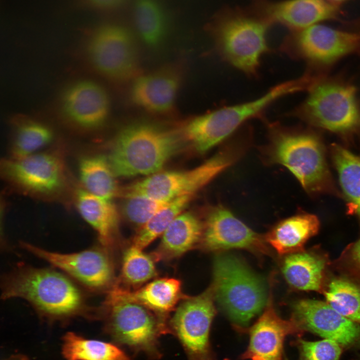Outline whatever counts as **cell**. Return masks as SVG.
Wrapping results in <instances>:
<instances>
[{
  "instance_id": "6da1fadb",
  "label": "cell",
  "mask_w": 360,
  "mask_h": 360,
  "mask_svg": "<svg viewBox=\"0 0 360 360\" xmlns=\"http://www.w3.org/2000/svg\"><path fill=\"white\" fill-rule=\"evenodd\" d=\"M68 276L51 268L20 265L4 276L1 298H22L40 316L52 320L94 316L96 310Z\"/></svg>"
},
{
  "instance_id": "7a4b0ae2",
  "label": "cell",
  "mask_w": 360,
  "mask_h": 360,
  "mask_svg": "<svg viewBox=\"0 0 360 360\" xmlns=\"http://www.w3.org/2000/svg\"><path fill=\"white\" fill-rule=\"evenodd\" d=\"M182 136L155 123L134 122L117 134L108 158L116 176L152 174L180 149Z\"/></svg>"
},
{
  "instance_id": "3957f363",
  "label": "cell",
  "mask_w": 360,
  "mask_h": 360,
  "mask_svg": "<svg viewBox=\"0 0 360 360\" xmlns=\"http://www.w3.org/2000/svg\"><path fill=\"white\" fill-rule=\"evenodd\" d=\"M304 85L298 78L284 82L254 100L224 106L192 118L182 132L186 140L200 153L222 142L248 120L260 118L279 99L302 92Z\"/></svg>"
},
{
  "instance_id": "277c9868",
  "label": "cell",
  "mask_w": 360,
  "mask_h": 360,
  "mask_svg": "<svg viewBox=\"0 0 360 360\" xmlns=\"http://www.w3.org/2000/svg\"><path fill=\"white\" fill-rule=\"evenodd\" d=\"M308 92L291 116L336 134L360 132V98L354 84L324 75Z\"/></svg>"
},
{
  "instance_id": "5b68a950",
  "label": "cell",
  "mask_w": 360,
  "mask_h": 360,
  "mask_svg": "<svg viewBox=\"0 0 360 360\" xmlns=\"http://www.w3.org/2000/svg\"><path fill=\"white\" fill-rule=\"evenodd\" d=\"M268 161L288 170L308 192L328 190L330 178L322 144L314 134L268 124Z\"/></svg>"
},
{
  "instance_id": "8992f818",
  "label": "cell",
  "mask_w": 360,
  "mask_h": 360,
  "mask_svg": "<svg viewBox=\"0 0 360 360\" xmlns=\"http://www.w3.org/2000/svg\"><path fill=\"white\" fill-rule=\"evenodd\" d=\"M270 25L258 16L228 12L217 16L209 30L223 60L248 76H256L262 56L269 51L266 36Z\"/></svg>"
},
{
  "instance_id": "52a82bcc",
  "label": "cell",
  "mask_w": 360,
  "mask_h": 360,
  "mask_svg": "<svg viewBox=\"0 0 360 360\" xmlns=\"http://www.w3.org/2000/svg\"><path fill=\"white\" fill-rule=\"evenodd\" d=\"M100 310L106 319V330L116 343L150 359L161 357L158 337L164 332L158 318L126 298L116 284L107 292Z\"/></svg>"
},
{
  "instance_id": "ba28073f",
  "label": "cell",
  "mask_w": 360,
  "mask_h": 360,
  "mask_svg": "<svg viewBox=\"0 0 360 360\" xmlns=\"http://www.w3.org/2000/svg\"><path fill=\"white\" fill-rule=\"evenodd\" d=\"M212 286L215 300L240 329L246 328L267 302L262 282L232 255L216 257Z\"/></svg>"
},
{
  "instance_id": "9c48e42d",
  "label": "cell",
  "mask_w": 360,
  "mask_h": 360,
  "mask_svg": "<svg viewBox=\"0 0 360 360\" xmlns=\"http://www.w3.org/2000/svg\"><path fill=\"white\" fill-rule=\"evenodd\" d=\"M236 147L221 149L202 164L186 171L156 172L126 188V198L144 196L170 202L184 195H194L220 174L233 164L240 156Z\"/></svg>"
},
{
  "instance_id": "30bf717a",
  "label": "cell",
  "mask_w": 360,
  "mask_h": 360,
  "mask_svg": "<svg viewBox=\"0 0 360 360\" xmlns=\"http://www.w3.org/2000/svg\"><path fill=\"white\" fill-rule=\"evenodd\" d=\"M281 49L312 68L324 70L360 51V32L340 30L320 23L292 31Z\"/></svg>"
},
{
  "instance_id": "8fae6325",
  "label": "cell",
  "mask_w": 360,
  "mask_h": 360,
  "mask_svg": "<svg viewBox=\"0 0 360 360\" xmlns=\"http://www.w3.org/2000/svg\"><path fill=\"white\" fill-rule=\"evenodd\" d=\"M88 53L96 70L113 82L125 83L138 76L140 59L136 39L124 26L108 24L98 28L90 40Z\"/></svg>"
},
{
  "instance_id": "7c38bea8",
  "label": "cell",
  "mask_w": 360,
  "mask_h": 360,
  "mask_svg": "<svg viewBox=\"0 0 360 360\" xmlns=\"http://www.w3.org/2000/svg\"><path fill=\"white\" fill-rule=\"evenodd\" d=\"M211 285L198 296H186L170 322V331L180 340L188 360H218L210 340L216 312Z\"/></svg>"
},
{
  "instance_id": "4fadbf2b",
  "label": "cell",
  "mask_w": 360,
  "mask_h": 360,
  "mask_svg": "<svg viewBox=\"0 0 360 360\" xmlns=\"http://www.w3.org/2000/svg\"><path fill=\"white\" fill-rule=\"evenodd\" d=\"M20 246L92 292H107L116 282L108 250L102 246L66 254L50 251L24 242H20Z\"/></svg>"
},
{
  "instance_id": "5bb4252c",
  "label": "cell",
  "mask_w": 360,
  "mask_h": 360,
  "mask_svg": "<svg viewBox=\"0 0 360 360\" xmlns=\"http://www.w3.org/2000/svg\"><path fill=\"white\" fill-rule=\"evenodd\" d=\"M4 178L28 192L52 196L64 188V164L57 154L39 152L20 158L5 160L2 166Z\"/></svg>"
},
{
  "instance_id": "9a60e30c",
  "label": "cell",
  "mask_w": 360,
  "mask_h": 360,
  "mask_svg": "<svg viewBox=\"0 0 360 360\" xmlns=\"http://www.w3.org/2000/svg\"><path fill=\"white\" fill-rule=\"evenodd\" d=\"M264 237L254 232L227 208L218 206L208 216L200 244L207 251L246 249L268 252Z\"/></svg>"
},
{
  "instance_id": "2e32d148",
  "label": "cell",
  "mask_w": 360,
  "mask_h": 360,
  "mask_svg": "<svg viewBox=\"0 0 360 360\" xmlns=\"http://www.w3.org/2000/svg\"><path fill=\"white\" fill-rule=\"evenodd\" d=\"M254 4L258 17L292 31L336 20L340 14V7L326 0H256Z\"/></svg>"
},
{
  "instance_id": "e0dca14e",
  "label": "cell",
  "mask_w": 360,
  "mask_h": 360,
  "mask_svg": "<svg viewBox=\"0 0 360 360\" xmlns=\"http://www.w3.org/2000/svg\"><path fill=\"white\" fill-rule=\"evenodd\" d=\"M292 310V318L302 330L342 345L352 344L360 338V324L340 314L326 302L302 300L293 304Z\"/></svg>"
},
{
  "instance_id": "ac0fdd59",
  "label": "cell",
  "mask_w": 360,
  "mask_h": 360,
  "mask_svg": "<svg viewBox=\"0 0 360 360\" xmlns=\"http://www.w3.org/2000/svg\"><path fill=\"white\" fill-rule=\"evenodd\" d=\"M302 331L293 319L284 320L278 314L270 294L263 313L248 330V345L240 358L282 360L286 338Z\"/></svg>"
},
{
  "instance_id": "d6986e66",
  "label": "cell",
  "mask_w": 360,
  "mask_h": 360,
  "mask_svg": "<svg viewBox=\"0 0 360 360\" xmlns=\"http://www.w3.org/2000/svg\"><path fill=\"white\" fill-rule=\"evenodd\" d=\"M110 100L106 90L98 84L84 80L70 86L62 102L64 116L80 128L92 129L104 124L110 111Z\"/></svg>"
},
{
  "instance_id": "ffe728a7",
  "label": "cell",
  "mask_w": 360,
  "mask_h": 360,
  "mask_svg": "<svg viewBox=\"0 0 360 360\" xmlns=\"http://www.w3.org/2000/svg\"><path fill=\"white\" fill-rule=\"evenodd\" d=\"M134 80L130 96L134 104L156 114L172 110L182 82L181 72L176 66L164 67Z\"/></svg>"
},
{
  "instance_id": "44dd1931",
  "label": "cell",
  "mask_w": 360,
  "mask_h": 360,
  "mask_svg": "<svg viewBox=\"0 0 360 360\" xmlns=\"http://www.w3.org/2000/svg\"><path fill=\"white\" fill-rule=\"evenodd\" d=\"M118 284L126 298L143 305L157 316L164 334L171 332L168 316L176 308L180 300L186 297L182 293V283L179 280L173 278H160L134 290Z\"/></svg>"
},
{
  "instance_id": "7402d4cb",
  "label": "cell",
  "mask_w": 360,
  "mask_h": 360,
  "mask_svg": "<svg viewBox=\"0 0 360 360\" xmlns=\"http://www.w3.org/2000/svg\"><path fill=\"white\" fill-rule=\"evenodd\" d=\"M204 226L190 212L181 213L171 222L152 256L156 260L178 258L201 242Z\"/></svg>"
},
{
  "instance_id": "603a6c76",
  "label": "cell",
  "mask_w": 360,
  "mask_h": 360,
  "mask_svg": "<svg viewBox=\"0 0 360 360\" xmlns=\"http://www.w3.org/2000/svg\"><path fill=\"white\" fill-rule=\"evenodd\" d=\"M319 228L316 216L300 214L280 221L264 237L277 253L287 255L302 251L306 242L317 234Z\"/></svg>"
},
{
  "instance_id": "cb8c5ba5",
  "label": "cell",
  "mask_w": 360,
  "mask_h": 360,
  "mask_svg": "<svg viewBox=\"0 0 360 360\" xmlns=\"http://www.w3.org/2000/svg\"><path fill=\"white\" fill-rule=\"evenodd\" d=\"M76 204L81 216L96 232L101 246L109 251L114 244L118 230V216L114 204L84 190L77 191Z\"/></svg>"
},
{
  "instance_id": "d4e9b609",
  "label": "cell",
  "mask_w": 360,
  "mask_h": 360,
  "mask_svg": "<svg viewBox=\"0 0 360 360\" xmlns=\"http://www.w3.org/2000/svg\"><path fill=\"white\" fill-rule=\"evenodd\" d=\"M326 266L325 259L312 252L300 251L287 254L282 270L288 284L304 291L322 292Z\"/></svg>"
},
{
  "instance_id": "484cf974",
  "label": "cell",
  "mask_w": 360,
  "mask_h": 360,
  "mask_svg": "<svg viewBox=\"0 0 360 360\" xmlns=\"http://www.w3.org/2000/svg\"><path fill=\"white\" fill-rule=\"evenodd\" d=\"M78 173L84 190L89 193L110 201L117 195L116 176L106 157L95 155L82 158Z\"/></svg>"
},
{
  "instance_id": "4316f807",
  "label": "cell",
  "mask_w": 360,
  "mask_h": 360,
  "mask_svg": "<svg viewBox=\"0 0 360 360\" xmlns=\"http://www.w3.org/2000/svg\"><path fill=\"white\" fill-rule=\"evenodd\" d=\"M134 19L138 32L142 41L156 46L164 40L168 30V18L158 0H136Z\"/></svg>"
},
{
  "instance_id": "83f0119b",
  "label": "cell",
  "mask_w": 360,
  "mask_h": 360,
  "mask_svg": "<svg viewBox=\"0 0 360 360\" xmlns=\"http://www.w3.org/2000/svg\"><path fill=\"white\" fill-rule=\"evenodd\" d=\"M62 352L67 360H132L114 344L86 339L72 332L64 336Z\"/></svg>"
},
{
  "instance_id": "f1b7e54d",
  "label": "cell",
  "mask_w": 360,
  "mask_h": 360,
  "mask_svg": "<svg viewBox=\"0 0 360 360\" xmlns=\"http://www.w3.org/2000/svg\"><path fill=\"white\" fill-rule=\"evenodd\" d=\"M332 156L342 188L360 215V156L338 145L333 147Z\"/></svg>"
},
{
  "instance_id": "f546056e",
  "label": "cell",
  "mask_w": 360,
  "mask_h": 360,
  "mask_svg": "<svg viewBox=\"0 0 360 360\" xmlns=\"http://www.w3.org/2000/svg\"><path fill=\"white\" fill-rule=\"evenodd\" d=\"M193 196L184 195L170 202L141 227L133 238L132 244L144 250L162 236L172 220L188 206Z\"/></svg>"
},
{
  "instance_id": "4dcf8cb0",
  "label": "cell",
  "mask_w": 360,
  "mask_h": 360,
  "mask_svg": "<svg viewBox=\"0 0 360 360\" xmlns=\"http://www.w3.org/2000/svg\"><path fill=\"white\" fill-rule=\"evenodd\" d=\"M326 302L340 314L360 324V288L343 278L332 280L324 292Z\"/></svg>"
},
{
  "instance_id": "1f68e13d",
  "label": "cell",
  "mask_w": 360,
  "mask_h": 360,
  "mask_svg": "<svg viewBox=\"0 0 360 360\" xmlns=\"http://www.w3.org/2000/svg\"><path fill=\"white\" fill-rule=\"evenodd\" d=\"M54 134L47 126L36 122H27L16 131L12 146L14 158H20L40 152L52 140Z\"/></svg>"
},
{
  "instance_id": "d6a6232c",
  "label": "cell",
  "mask_w": 360,
  "mask_h": 360,
  "mask_svg": "<svg viewBox=\"0 0 360 360\" xmlns=\"http://www.w3.org/2000/svg\"><path fill=\"white\" fill-rule=\"evenodd\" d=\"M142 250L132 244L124 253L120 276L128 286H140L156 274L155 260Z\"/></svg>"
},
{
  "instance_id": "836d02e7",
  "label": "cell",
  "mask_w": 360,
  "mask_h": 360,
  "mask_svg": "<svg viewBox=\"0 0 360 360\" xmlns=\"http://www.w3.org/2000/svg\"><path fill=\"white\" fill-rule=\"evenodd\" d=\"M126 198L124 206L126 216L131 222L142 226L170 202L144 196H133Z\"/></svg>"
},
{
  "instance_id": "e575fe53",
  "label": "cell",
  "mask_w": 360,
  "mask_h": 360,
  "mask_svg": "<svg viewBox=\"0 0 360 360\" xmlns=\"http://www.w3.org/2000/svg\"><path fill=\"white\" fill-rule=\"evenodd\" d=\"M296 344L300 360H338L342 353L340 344L330 339L316 342L300 339Z\"/></svg>"
},
{
  "instance_id": "d590c367",
  "label": "cell",
  "mask_w": 360,
  "mask_h": 360,
  "mask_svg": "<svg viewBox=\"0 0 360 360\" xmlns=\"http://www.w3.org/2000/svg\"><path fill=\"white\" fill-rule=\"evenodd\" d=\"M126 0H82L88 8L96 10H106L117 8Z\"/></svg>"
},
{
  "instance_id": "8d00e7d4",
  "label": "cell",
  "mask_w": 360,
  "mask_h": 360,
  "mask_svg": "<svg viewBox=\"0 0 360 360\" xmlns=\"http://www.w3.org/2000/svg\"><path fill=\"white\" fill-rule=\"evenodd\" d=\"M350 256L352 262L360 268V238L352 246Z\"/></svg>"
},
{
  "instance_id": "74e56055",
  "label": "cell",
  "mask_w": 360,
  "mask_h": 360,
  "mask_svg": "<svg viewBox=\"0 0 360 360\" xmlns=\"http://www.w3.org/2000/svg\"><path fill=\"white\" fill-rule=\"evenodd\" d=\"M326 0L328 1V2H330V3L340 7V5H341L342 4H344V2L348 1V0Z\"/></svg>"
}]
</instances>
